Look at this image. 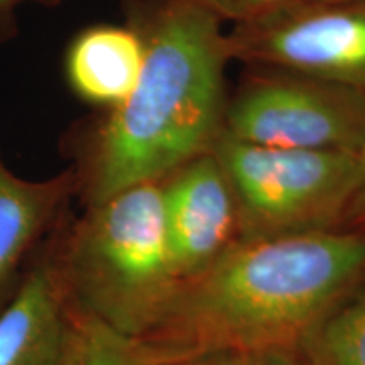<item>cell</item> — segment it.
<instances>
[{"label":"cell","instance_id":"1","mask_svg":"<svg viewBox=\"0 0 365 365\" xmlns=\"http://www.w3.org/2000/svg\"><path fill=\"white\" fill-rule=\"evenodd\" d=\"M144 43L129 97L93 110L63 135L76 200L88 207L164 180L213 149L223 132L232 59L218 17L193 0H118Z\"/></svg>","mask_w":365,"mask_h":365},{"label":"cell","instance_id":"2","mask_svg":"<svg viewBox=\"0 0 365 365\" xmlns=\"http://www.w3.org/2000/svg\"><path fill=\"white\" fill-rule=\"evenodd\" d=\"M365 279V230L244 237L178 287L144 339L148 365L301 349Z\"/></svg>","mask_w":365,"mask_h":365},{"label":"cell","instance_id":"3","mask_svg":"<svg viewBox=\"0 0 365 365\" xmlns=\"http://www.w3.org/2000/svg\"><path fill=\"white\" fill-rule=\"evenodd\" d=\"M71 298L124 339H144L175 298L178 276L164 220L163 186L148 181L68 215L58 232Z\"/></svg>","mask_w":365,"mask_h":365},{"label":"cell","instance_id":"4","mask_svg":"<svg viewBox=\"0 0 365 365\" xmlns=\"http://www.w3.org/2000/svg\"><path fill=\"white\" fill-rule=\"evenodd\" d=\"M212 153L239 203L240 239L340 228L359 180V150L266 148L220 135Z\"/></svg>","mask_w":365,"mask_h":365},{"label":"cell","instance_id":"5","mask_svg":"<svg viewBox=\"0 0 365 365\" xmlns=\"http://www.w3.org/2000/svg\"><path fill=\"white\" fill-rule=\"evenodd\" d=\"M222 135L301 150H360L365 93L304 73L245 66L228 93Z\"/></svg>","mask_w":365,"mask_h":365},{"label":"cell","instance_id":"6","mask_svg":"<svg viewBox=\"0 0 365 365\" xmlns=\"http://www.w3.org/2000/svg\"><path fill=\"white\" fill-rule=\"evenodd\" d=\"M232 63L279 68L365 93V0H299L225 33Z\"/></svg>","mask_w":365,"mask_h":365},{"label":"cell","instance_id":"7","mask_svg":"<svg viewBox=\"0 0 365 365\" xmlns=\"http://www.w3.org/2000/svg\"><path fill=\"white\" fill-rule=\"evenodd\" d=\"M161 186L173 262L182 284L240 239L239 203L212 150L182 164Z\"/></svg>","mask_w":365,"mask_h":365},{"label":"cell","instance_id":"8","mask_svg":"<svg viewBox=\"0 0 365 365\" xmlns=\"http://www.w3.org/2000/svg\"><path fill=\"white\" fill-rule=\"evenodd\" d=\"M58 228L0 309V365L66 364L78 308L59 261Z\"/></svg>","mask_w":365,"mask_h":365},{"label":"cell","instance_id":"9","mask_svg":"<svg viewBox=\"0 0 365 365\" xmlns=\"http://www.w3.org/2000/svg\"><path fill=\"white\" fill-rule=\"evenodd\" d=\"M76 200L70 168L44 180H27L7 166L0 149V309L29 271Z\"/></svg>","mask_w":365,"mask_h":365},{"label":"cell","instance_id":"10","mask_svg":"<svg viewBox=\"0 0 365 365\" xmlns=\"http://www.w3.org/2000/svg\"><path fill=\"white\" fill-rule=\"evenodd\" d=\"M143 61V38L129 22H100L73 36L65 51L63 71L76 98L93 110H107L129 97Z\"/></svg>","mask_w":365,"mask_h":365},{"label":"cell","instance_id":"11","mask_svg":"<svg viewBox=\"0 0 365 365\" xmlns=\"http://www.w3.org/2000/svg\"><path fill=\"white\" fill-rule=\"evenodd\" d=\"M308 365H365V279L301 345Z\"/></svg>","mask_w":365,"mask_h":365},{"label":"cell","instance_id":"12","mask_svg":"<svg viewBox=\"0 0 365 365\" xmlns=\"http://www.w3.org/2000/svg\"><path fill=\"white\" fill-rule=\"evenodd\" d=\"M65 365H148L130 340L78 309Z\"/></svg>","mask_w":365,"mask_h":365},{"label":"cell","instance_id":"13","mask_svg":"<svg viewBox=\"0 0 365 365\" xmlns=\"http://www.w3.org/2000/svg\"><path fill=\"white\" fill-rule=\"evenodd\" d=\"M222 22L232 26L252 24L284 11L299 0H193Z\"/></svg>","mask_w":365,"mask_h":365},{"label":"cell","instance_id":"14","mask_svg":"<svg viewBox=\"0 0 365 365\" xmlns=\"http://www.w3.org/2000/svg\"><path fill=\"white\" fill-rule=\"evenodd\" d=\"M59 4L61 0H0V44L16 39L19 34V12L22 7L54 9Z\"/></svg>","mask_w":365,"mask_h":365},{"label":"cell","instance_id":"15","mask_svg":"<svg viewBox=\"0 0 365 365\" xmlns=\"http://www.w3.org/2000/svg\"><path fill=\"white\" fill-rule=\"evenodd\" d=\"M360 168H359V180L355 191L350 200L349 207L341 220L340 228H355V230H365V144L359 150Z\"/></svg>","mask_w":365,"mask_h":365},{"label":"cell","instance_id":"16","mask_svg":"<svg viewBox=\"0 0 365 365\" xmlns=\"http://www.w3.org/2000/svg\"><path fill=\"white\" fill-rule=\"evenodd\" d=\"M244 365H299L289 350H264L244 355Z\"/></svg>","mask_w":365,"mask_h":365},{"label":"cell","instance_id":"17","mask_svg":"<svg viewBox=\"0 0 365 365\" xmlns=\"http://www.w3.org/2000/svg\"><path fill=\"white\" fill-rule=\"evenodd\" d=\"M182 365H244V355L237 354H218L203 357L193 362L182 364Z\"/></svg>","mask_w":365,"mask_h":365}]
</instances>
